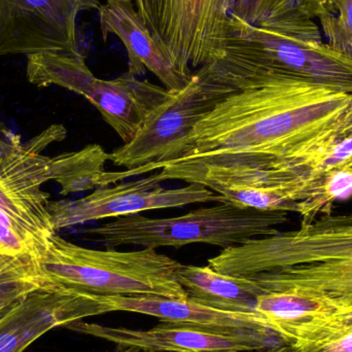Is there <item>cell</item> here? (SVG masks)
Wrapping results in <instances>:
<instances>
[{
	"instance_id": "6da1fadb",
	"label": "cell",
	"mask_w": 352,
	"mask_h": 352,
	"mask_svg": "<svg viewBox=\"0 0 352 352\" xmlns=\"http://www.w3.org/2000/svg\"><path fill=\"white\" fill-rule=\"evenodd\" d=\"M351 135L352 93L272 78L223 97L197 124L177 161L246 157L318 175L322 159Z\"/></svg>"
},
{
	"instance_id": "7a4b0ae2",
	"label": "cell",
	"mask_w": 352,
	"mask_h": 352,
	"mask_svg": "<svg viewBox=\"0 0 352 352\" xmlns=\"http://www.w3.org/2000/svg\"><path fill=\"white\" fill-rule=\"evenodd\" d=\"M221 96L272 78H294L352 93V59L324 41H310L230 16L221 53L194 72Z\"/></svg>"
},
{
	"instance_id": "3957f363",
	"label": "cell",
	"mask_w": 352,
	"mask_h": 352,
	"mask_svg": "<svg viewBox=\"0 0 352 352\" xmlns=\"http://www.w3.org/2000/svg\"><path fill=\"white\" fill-rule=\"evenodd\" d=\"M34 261L45 289L97 296L188 298L177 278L182 264L154 248L91 250L56 232L45 239Z\"/></svg>"
},
{
	"instance_id": "277c9868",
	"label": "cell",
	"mask_w": 352,
	"mask_h": 352,
	"mask_svg": "<svg viewBox=\"0 0 352 352\" xmlns=\"http://www.w3.org/2000/svg\"><path fill=\"white\" fill-rule=\"evenodd\" d=\"M289 212L260 211L233 203H217L180 217L153 219L134 214L86 230L107 248L135 245L157 250L204 243L225 248L278 233Z\"/></svg>"
},
{
	"instance_id": "5b68a950",
	"label": "cell",
	"mask_w": 352,
	"mask_h": 352,
	"mask_svg": "<svg viewBox=\"0 0 352 352\" xmlns=\"http://www.w3.org/2000/svg\"><path fill=\"white\" fill-rule=\"evenodd\" d=\"M161 179L198 184L240 207L291 212L309 198L322 177L285 163L246 157L182 160L165 165Z\"/></svg>"
},
{
	"instance_id": "8992f818",
	"label": "cell",
	"mask_w": 352,
	"mask_h": 352,
	"mask_svg": "<svg viewBox=\"0 0 352 352\" xmlns=\"http://www.w3.org/2000/svg\"><path fill=\"white\" fill-rule=\"evenodd\" d=\"M26 76L39 88L58 86L84 96L124 144L136 135L146 118L171 91L126 72L113 80L96 78L82 53L27 56Z\"/></svg>"
},
{
	"instance_id": "52a82bcc",
	"label": "cell",
	"mask_w": 352,
	"mask_h": 352,
	"mask_svg": "<svg viewBox=\"0 0 352 352\" xmlns=\"http://www.w3.org/2000/svg\"><path fill=\"white\" fill-rule=\"evenodd\" d=\"M352 261V212L320 217L298 230L231 246L209 258L208 266L232 276L322 263Z\"/></svg>"
},
{
	"instance_id": "ba28073f",
	"label": "cell",
	"mask_w": 352,
	"mask_h": 352,
	"mask_svg": "<svg viewBox=\"0 0 352 352\" xmlns=\"http://www.w3.org/2000/svg\"><path fill=\"white\" fill-rule=\"evenodd\" d=\"M205 88L192 74L190 84L150 113L136 135L109 154V161L126 170L103 171L99 186L117 184L130 176L162 169L184 156L195 127L223 99Z\"/></svg>"
},
{
	"instance_id": "9c48e42d",
	"label": "cell",
	"mask_w": 352,
	"mask_h": 352,
	"mask_svg": "<svg viewBox=\"0 0 352 352\" xmlns=\"http://www.w3.org/2000/svg\"><path fill=\"white\" fill-rule=\"evenodd\" d=\"M182 74L192 76L219 53L237 0H133Z\"/></svg>"
},
{
	"instance_id": "30bf717a",
	"label": "cell",
	"mask_w": 352,
	"mask_h": 352,
	"mask_svg": "<svg viewBox=\"0 0 352 352\" xmlns=\"http://www.w3.org/2000/svg\"><path fill=\"white\" fill-rule=\"evenodd\" d=\"M159 173L113 186L96 188L76 200L50 201L47 211L56 232L109 217L140 214L157 209L177 208L198 203L226 202L221 195L198 184L163 188Z\"/></svg>"
},
{
	"instance_id": "8fae6325",
	"label": "cell",
	"mask_w": 352,
	"mask_h": 352,
	"mask_svg": "<svg viewBox=\"0 0 352 352\" xmlns=\"http://www.w3.org/2000/svg\"><path fill=\"white\" fill-rule=\"evenodd\" d=\"M100 6L99 0H0V57L80 53L78 14Z\"/></svg>"
},
{
	"instance_id": "7c38bea8",
	"label": "cell",
	"mask_w": 352,
	"mask_h": 352,
	"mask_svg": "<svg viewBox=\"0 0 352 352\" xmlns=\"http://www.w3.org/2000/svg\"><path fill=\"white\" fill-rule=\"evenodd\" d=\"M66 136L63 125H52L0 158V208L43 237L56 233L47 211L50 195L41 190L52 180L51 157L43 152Z\"/></svg>"
},
{
	"instance_id": "4fadbf2b",
	"label": "cell",
	"mask_w": 352,
	"mask_h": 352,
	"mask_svg": "<svg viewBox=\"0 0 352 352\" xmlns=\"http://www.w3.org/2000/svg\"><path fill=\"white\" fill-rule=\"evenodd\" d=\"M66 328L113 343L120 349L150 352H252L287 344L269 330L225 333L166 322L148 330H138L82 320Z\"/></svg>"
},
{
	"instance_id": "5bb4252c",
	"label": "cell",
	"mask_w": 352,
	"mask_h": 352,
	"mask_svg": "<svg viewBox=\"0 0 352 352\" xmlns=\"http://www.w3.org/2000/svg\"><path fill=\"white\" fill-rule=\"evenodd\" d=\"M256 314L269 331L296 347L351 322L352 300L289 287L258 296Z\"/></svg>"
},
{
	"instance_id": "9a60e30c",
	"label": "cell",
	"mask_w": 352,
	"mask_h": 352,
	"mask_svg": "<svg viewBox=\"0 0 352 352\" xmlns=\"http://www.w3.org/2000/svg\"><path fill=\"white\" fill-rule=\"evenodd\" d=\"M95 316L92 294L37 289L0 316V352H24L50 331Z\"/></svg>"
},
{
	"instance_id": "2e32d148",
	"label": "cell",
	"mask_w": 352,
	"mask_h": 352,
	"mask_svg": "<svg viewBox=\"0 0 352 352\" xmlns=\"http://www.w3.org/2000/svg\"><path fill=\"white\" fill-rule=\"evenodd\" d=\"M103 39L116 35L128 53V72L138 76L152 72L169 91H180L192 76L182 74L166 47L138 14L133 0H107L98 8Z\"/></svg>"
},
{
	"instance_id": "e0dca14e",
	"label": "cell",
	"mask_w": 352,
	"mask_h": 352,
	"mask_svg": "<svg viewBox=\"0 0 352 352\" xmlns=\"http://www.w3.org/2000/svg\"><path fill=\"white\" fill-rule=\"evenodd\" d=\"M94 296L98 303L99 314L116 311L135 312L154 316L166 324L217 332L268 330L258 314L221 311L190 301L188 298L175 299L160 296Z\"/></svg>"
},
{
	"instance_id": "ac0fdd59",
	"label": "cell",
	"mask_w": 352,
	"mask_h": 352,
	"mask_svg": "<svg viewBox=\"0 0 352 352\" xmlns=\"http://www.w3.org/2000/svg\"><path fill=\"white\" fill-rule=\"evenodd\" d=\"M177 278L188 299L221 311L256 314L264 293L254 277L223 274L209 266L180 265Z\"/></svg>"
},
{
	"instance_id": "d6986e66",
	"label": "cell",
	"mask_w": 352,
	"mask_h": 352,
	"mask_svg": "<svg viewBox=\"0 0 352 352\" xmlns=\"http://www.w3.org/2000/svg\"><path fill=\"white\" fill-rule=\"evenodd\" d=\"M109 154L99 144H89L76 152L51 157L52 180L61 186V194L86 192L99 188Z\"/></svg>"
},
{
	"instance_id": "ffe728a7",
	"label": "cell",
	"mask_w": 352,
	"mask_h": 352,
	"mask_svg": "<svg viewBox=\"0 0 352 352\" xmlns=\"http://www.w3.org/2000/svg\"><path fill=\"white\" fill-rule=\"evenodd\" d=\"M352 198V166L329 171L322 175L316 192L297 204L296 212L302 217V223H310L330 214L333 204L337 201Z\"/></svg>"
},
{
	"instance_id": "44dd1931",
	"label": "cell",
	"mask_w": 352,
	"mask_h": 352,
	"mask_svg": "<svg viewBox=\"0 0 352 352\" xmlns=\"http://www.w3.org/2000/svg\"><path fill=\"white\" fill-rule=\"evenodd\" d=\"M327 43L352 59V0H337L336 14L318 18Z\"/></svg>"
},
{
	"instance_id": "7402d4cb",
	"label": "cell",
	"mask_w": 352,
	"mask_h": 352,
	"mask_svg": "<svg viewBox=\"0 0 352 352\" xmlns=\"http://www.w3.org/2000/svg\"><path fill=\"white\" fill-rule=\"evenodd\" d=\"M36 267L0 277V316L32 292L43 289Z\"/></svg>"
},
{
	"instance_id": "603a6c76",
	"label": "cell",
	"mask_w": 352,
	"mask_h": 352,
	"mask_svg": "<svg viewBox=\"0 0 352 352\" xmlns=\"http://www.w3.org/2000/svg\"><path fill=\"white\" fill-rule=\"evenodd\" d=\"M293 349L295 352H352V320Z\"/></svg>"
},
{
	"instance_id": "cb8c5ba5",
	"label": "cell",
	"mask_w": 352,
	"mask_h": 352,
	"mask_svg": "<svg viewBox=\"0 0 352 352\" xmlns=\"http://www.w3.org/2000/svg\"><path fill=\"white\" fill-rule=\"evenodd\" d=\"M297 1L302 12L312 20L327 14H336L337 0H297Z\"/></svg>"
},
{
	"instance_id": "d4e9b609",
	"label": "cell",
	"mask_w": 352,
	"mask_h": 352,
	"mask_svg": "<svg viewBox=\"0 0 352 352\" xmlns=\"http://www.w3.org/2000/svg\"><path fill=\"white\" fill-rule=\"evenodd\" d=\"M34 258L30 256H12L0 254V277L10 273L19 272L32 268Z\"/></svg>"
},
{
	"instance_id": "484cf974",
	"label": "cell",
	"mask_w": 352,
	"mask_h": 352,
	"mask_svg": "<svg viewBox=\"0 0 352 352\" xmlns=\"http://www.w3.org/2000/svg\"><path fill=\"white\" fill-rule=\"evenodd\" d=\"M22 142L21 138L12 133L4 124L0 122V158Z\"/></svg>"
},
{
	"instance_id": "4316f807",
	"label": "cell",
	"mask_w": 352,
	"mask_h": 352,
	"mask_svg": "<svg viewBox=\"0 0 352 352\" xmlns=\"http://www.w3.org/2000/svg\"><path fill=\"white\" fill-rule=\"evenodd\" d=\"M113 352H150V351H140V349H120V347H119V349H117V351H115Z\"/></svg>"
},
{
	"instance_id": "83f0119b",
	"label": "cell",
	"mask_w": 352,
	"mask_h": 352,
	"mask_svg": "<svg viewBox=\"0 0 352 352\" xmlns=\"http://www.w3.org/2000/svg\"><path fill=\"white\" fill-rule=\"evenodd\" d=\"M281 352H295V349H294L291 345L285 344V346H283V351H281Z\"/></svg>"
},
{
	"instance_id": "f1b7e54d",
	"label": "cell",
	"mask_w": 352,
	"mask_h": 352,
	"mask_svg": "<svg viewBox=\"0 0 352 352\" xmlns=\"http://www.w3.org/2000/svg\"><path fill=\"white\" fill-rule=\"evenodd\" d=\"M256 352H277L274 349H265V351H256Z\"/></svg>"
}]
</instances>
